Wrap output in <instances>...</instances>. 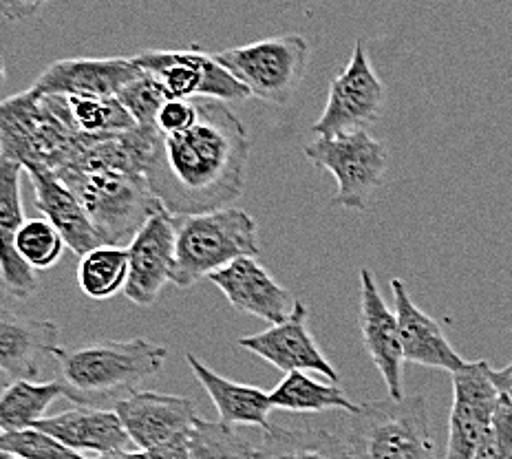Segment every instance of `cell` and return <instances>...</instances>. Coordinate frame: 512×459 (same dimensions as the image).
<instances>
[{"label":"cell","mask_w":512,"mask_h":459,"mask_svg":"<svg viewBox=\"0 0 512 459\" xmlns=\"http://www.w3.org/2000/svg\"><path fill=\"white\" fill-rule=\"evenodd\" d=\"M199 120L181 135H159L146 166L153 195L173 217L230 208L245 186L250 140L226 104L197 100Z\"/></svg>","instance_id":"obj_1"},{"label":"cell","mask_w":512,"mask_h":459,"mask_svg":"<svg viewBox=\"0 0 512 459\" xmlns=\"http://www.w3.org/2000/svg\"><path fill=\"white\" fill-rule=\"evenodd\" d=\"M56 175L87 210L104 245L128 248L144 223L164 206L135 168L124 137H93L76 162Z\"/></svg>","instance_id":"obj_2"},{"label":"cell","mask_w":512,"mask_h":459,"mask_svg":"<svg viewBox=\"0 0 512 459\" xmlns=\"http://www.w3.org/2000/svg\"><path fill=\"white\" fill-rule=\"evenodd\" d=\"M91 140L73 124L64 95H47L31 87L0 104L3 159H12L25 170L60 173L76 162Z\"/></svg>","instance_id":"obj_3"},{"label":"cell","mask_w":512,"mask_h":459,"mask_svg":"<svg viewBox=\"0 0 512 459\" xmlns=\"http://www.w3.org/2000/svg\"><path fill=\"white\" fill-rule=\"evenodd\" d=\"M166 356L168 351L151 340L131 338L76 349L60 347L53 360L64 382L82 396L84 407H91L120 393L131 396L137 384L162 371Z\"/></svg>","instance_id":"obj_4"},{"label":"cell","mask_w":512,"mask_h":459,"mask_svg":"<svg viewBox=\"0 0 512 459\" xmlns=\"http://www.w3.org/2000/svg\"><path fill=\"white\" fill-rule=\"evenodd\" d=\"M175 228L177 256L173 283L177 287H192L234 261L245 256L256 259L261 254L256 221L250 212L239 208L175 217Z\"/></svg>","instance_id":"obj_5"},{"label":"cell","mask_w":512,"mask_h":459,"mask_svg":"<svg viewBox=\"0 0 512 459\" xmlns=\"http://www.w3.org/2000/svg\"><path fill=\"white\" fill-rule=\"evenodd\" d=\"M343 440L354 459H440L429 407L420 393L402 402L391 398L362 402L360 413L349 415Z\"/></svg>","instance_id":"obj_6"},{"label":"cell","mask_w":512,"mask_h":459,"mask_svg":"<svg viewBox=\"0 0 512 459\" xmlns=\"http://www.w3.org/2000/svg\"><path fill=\"white\" fill-rule=\"evenodd\" d=\"M215 60L259 100L287 104L303 80L309 45L303 36H274L215 53Z\"/></svg>","instance_id":"obj_7"},{"label":"cell","mask_w":512,"mask_h":459,"mask_svg":"<svg viewBox=\"0 0 512 459\" xmlns=\"http://www.w3.org/2000/svg\"><path fill=\"white\" fill-rule=\"evenodd\" d=\"M303 153L316 168H325L336 177L334 206L347 210H367L389 168L387 148L369 131L318 137Z\"/></svg>","instance_id":"obj_8"},{"label":"cell","mask_w":512,"mask_h":459,"mask_svg":"<svg viewBox=\"0 0 512 459\" xmlns=\"http://www.w3.org/2000/svg\"><path fill=\"white\" fill-rule=\"evenodd\" d=\"M133 62L166 89L170 100H217L239 102L250 98V91L228 73L215 56L199 49L186 51H142Z\"/></svg>","instance_id":"obj_9"},{"label":"cell","mask_w":512,"mask_h":459,"mask_svg":"<svg viewBox=\"0 0 512 459\" xmlns=\"http://www.w3.org/2000/svg\"><path fill=\"white\" fill-rule=\"evenodd\" d=\"M384 106V84L367 58L365 40L358 38L347 67L329 84L323 115L312 126L318 137H338L358 131L380 117Z\"/></svg>","instance_id":"obj_10"},{"label":"cell","mask_w":512,"mask_h":459,"mask_svg":"<svg viewBox=\"0 0 512 459\" xmlns=\"http://www.w3.org/2000/svg\"><path fill=\"white\" fill-rule=\"evenodd\" d=\"M499 404L501 393L486 360L466 362L464 369L453 373V407L444 459H475L493 429Z\"/></svg>","instance_id":"obj_11"},{"label":"cell","mask_w":512,"mask_h":459,"mask_svg":"<svg viewBox=\"0 0 512 459\" xmlns=\"http://www.w3.org/2000/svg\"><path fill=\"white\" fill-rule=\"evenodd\" d=\"M128 281L124 294L131 303L148 307L173 283L177 256L175 217L166 208L148 219L135 239L128 243Z\"/></svg>","instance_id":"obj_12"},{"label":"cell","mask_w":512,"mask_h":459,"mask_svg":"<svg viewBox=\"0 0 512 459\" xmlns=\"http://www.w3.org/2000/svg\"><path fill=\"white\" fill-rule=\"evenodd\" d=\"M360 332L367 354L389 389V398L402 402L404 393V349L400 323L391 312L382 292L378 290L376 274L369 268L360 270Z\"/></svg>","instance_id":"obj_13"},{"label":"cell","mask_w":512,"mask_h":459,"mask_svg":"<svg viewBox=\"0 0 512 459\" xmlns=\"http://www.w3.org/2000/svg\"><path fill=\"white\" fill-rule=\"evenodd\" d=\"M113 411L120 415L126 433L140 451H153L179 437H190L199 418L190 398L155 391H135L115 402Z\"/></svg>","instance_id":"obj_14"},{"label":"cell","mask_w":512,"mask_h":459,"mask_svg":"<svg viewBox=\"0 0 512 459\" xmlns=\"http://www.w3.org/2000/svg\"><path fill=\"white\" fill-rule=\"evenodd\" d=\"M309 312L305 303L296 301L294 312L290 318L279 325H272L261 334L245 336L239 340V347L252 351L265 362L279 371L294 373V371H314L325 376L332 384L340 382V373L336 367L325 358L312 332L307 327Z\"/></svg>","instance_id":"obj_15"},{"label":"cell","mask_w":512,"mask_h":459,"mask_svg":"<svg viewBox=\"0 0 512 459\" xmlns=\"http://www.w3.org/2000/svg\"><path fill=\"white\" fill-rule=\"evenodd\" d=\"M142 73L133 58H67L49 64L34 89L67 98H117Z\"/></svg>","instance_id":"obj_16"},{"label":"cell","mask_w":512,"mask_h":459,"mask_svg":"<svg viewBox=\"0 0 512 459\" xmlns=\"http://www.w3.org/2000/svg\"><path fill=\"white\" fill-rule=\"evenodd\" d=\"M210 283H215L226 294L237 312L261 318L270 325L283 323L296 307L294 296L283 285L276 283L265 272L263 265L256 259H250V256L212 274Z\"/></svg>","instance_id":"obj_17"},{"label":"cell","mask_w":512,"mask_h":459,"mask_svg":"<svg viewBox=\"0 0 512 459\" xmlns=\"http://www.w3.org/2000/svg\"><path fill=\"white\" fill-rule=\"evenodd\" d=\"M60 329L51 320L3 312L0 318V369L3 389L18 380L38 382L42 362L60 349Z\"/></svg>","instance_id":"obj_18"},{"label":"cell","mask_w":512,"mask_h":459,"mask_svg":"<svg viewBox=\"0 0 512 459\" xmlns=\"http://www.w3.org/2000/svg\"><path fill=\"white\" fill-rule=\"evenodd\" d=\"M391 294L393 301H396V316L400 323L404 360L413 362V365L444 369L451 373L464 369L466 360L457 354L451 343H448L442 327L413 303V298L407 290V283L402 279H393Z\"/></svg>","instance_id":"obj_19"},{"label":"cell","mask_w":512,"mask_h":459,"mask_svg":"<svg viewBox=\"0 0 512 459\" xmlns=\"http://www.w3.org/2000/svg\"><path fill=\"white\" fill-rule=\"evenodd\" d=\"M36 429L56 437L58 442L73 448L76 453L91 451L98 455H111L131 451L133 446L120 415L95 407H76L58 415H49L36 424Z\"/></svg>","instance_id":"obj_20"},{"label":"cell","mask_w":512,"mask_h":459,"mask_svg":"<svg viewBox=\"0 0 512 459\" xmlns=\"http://www.w3.org/2000/svg\"><path fill=\"white\" fill-rule=\"evenodd\" d=\"M25 173L36 192V208L60 232V237L73 254L87 256L89 252L102 248L104 243L100 234L95 232L80 199L51 170L27 168Z\"/></svg>","instance_id":"obj_21"},{"label":"cell","mask_w":512,"mask_h":459,"mask_svg":"<svg viewBox=\"0 0 512 459\" xmlns=\"http://www.w3.org/2000/svg\"><path fill=\"white\" fill-rule=\"evenodd\" d=\"M186 362L217 407L219 422L228 426H259L265 433L272 431L270 393L219 376L217 371L195 358V354H186Z\"/></svg>","instance_id":"obj_22"},{"label":"cell","mask_w":512,"mask_h":459,"mask_svg":"<svg viewBox=\"0 0 512 459\" xmlns=\"http://www.w3.org/2000/svg\"><path fill=\"white\" fill-rule=\"evenodd\" d=\"M58 398L73 400L78 402L80 407H84L80 393L69 387L64 380H18L14 384H9L7 389H3V398H0V426H3V433L36 429V424L40 420H45L49 404Z\"/></svg>","instance_id":"obj_23"},{"label":"cell","mask_w":512,"mask_h":459,"mask_svg":"<svg viewBox=\"0 0 512 459\" xmlns=\"http://www.w3.org/2000/svg\"><path fill=\"white\" fill-rule=\"evenodd\" d=\"M272 409L294 413H320V411H347L349 415L360 413L362 404H356L338 384H323L309 378L305 371H294L276 384L270 393Z\"/></svg>","instance_id":"obj_24"},{"label":"cell","mask_w":512,"mask_h":459,"mask_svg":"<svg viewBox=\"0 0 512 459\" xmlns=\"http://www.w3.org/2000/svg\"><path fill=\"white\" fill-rule=\"evenodd\" d=\"M256 459H354L343 437L325 429H279L265 433Z\"/></svg>","instance_id":"obj_25"},{"label":"cell","mask_w":512,"mask_h":459,"mask_svg":"<svg viewBox=\"0 0 512 459\" xmlns=\"http://www.w3.org/2000/svg\"><path fill=\"white\" fill-rule=\"evenodd\" d=\"M128 281V252L126 248H102L82 256L78 265V285L84 296L93 301H106V298L122 292Z\"/></svg>","instance_id":"obj_26"},{"label":"cell","mask_w":512,"mask_h":459,"mask_svg":"<svg viewBox=\"0 0 512 459\" xmlns=\"http://www.w3.org/2000/svg\"><path fill=\"white\" fill-rule=\"evenodd\" d=\"M67 106L73 124L87 137L117 135L137 126L117 98H67Z\"/></svg>","instance_id":"obj_27"},{"label":"cell","mask_w":512,"mask_h":459,"mask_svg":"<svg viewBox=\"0 0 512 459\" xmlns=\"http://www.w3.org/2000/svg\"><path fill=\"white\" fill-rule=\"evenodd\" d=\"M192 459H256L254 446L232 426L197 418L190 435Z\"/></svg>","instance_id":"obj_28"},{"label":"cell","mask_w":512,"mask_h":459,"mask_svg":"<svg viewBox=\"0 0 512 459\" xmlns=\"http://www.w3.org/2000/svg\"><path fill=\"white\" fill-rule=\"evenodd\" d=\"M67 243L47 219H31L16 234V250L34 270H49L60 261Z\"/></svg>","instance_id":"obj_29"},{"label":"cell","mask_w":512,"mask_h":459,"mask_svg":"<svg viewBox=\"0 0 512 459\" xmlns=\"http://www.w3.org/2000/svg\"><path fill=\"white\" fill-rule=\"evenodd\" d=\"M117 100L133 117L137 126L144 128H157L159 111L164 109V104L170 100L166 89L159 84L153 76L142 73L140 78L133 80L131 84L117 93Z\"/></svg>","instance_id":"obj_30"},{"label":"cell","mask_w":512,"mask_h":459,"mask_svg":"<svg viewBox=\"0 0 512 459\" xmlns=\"http://www.w3.org/2000/svg\"><path fill=\"white\" fill-rule=\"evenodd\" d=\"M0 451L18 459H89L38 429L3 433L0 435Z\"/></svg>","instance_id":"obj_31"},{"label":"cell","mask_w":512,"mask_h":459,"mask_svg":"<svg viewBox=\"0 0 512 459\" xmlns=\"http://www.w3.org/2000/svg\"><path fill=\"white\" fill-rule=\"evenodd\" d=\"M23 166L0 157V239H16L25 226L23 197H20V173Z\"/></svg>","instance_id":"obj_32"},{"label":"cell","mask_w":512,"mask_h":459,"mask_svg":"<svg viewBox=\"0 0 512 459\" xmlns=\"http://www.w3.org/2000/svg\"><path fill=\"white\" fill-rule=\"evenodd\" d=\"M0 270H3L5 294L14 298H27L36 294V270L18 254L16 239H0Z\"/></svg>","instance_id":"obj_33"},{"label":"cell","mask_w":512,"mask_h":459,"mask_svg":"<svg viewBox=\"0 0 512 459\" xmlns=\"http://www.w3.org/2000/svg\"><path fill=\"white\" fill-rule=\"evenodd\" d=\"M475 459H512V404L504 398L497 409L493 429L479 446Z\"/></svg>","instance_id":"obj_34"},{"label":"cell","mask_w":512,"mask_h":459,"mask_svg":"<svg viewBox=\"0 0 512 459\" xmlns=\"http://www.w3.org/2000/svg\"><path fill=\"white\" fill-rule=\"evenodd\" d=\"M199 120L197 100H168L157 117V131L162 135H181Z\"/></svg>","instance_id":"obj_35"},{"label":"cell","mask_w":512,"mask_h":459,"mask_svg":"<svg viewBox=\"0 0 512 459\" xmlns=\"http://www.w3.org/2000/svg\"><path fill=\"white\" fill-rule=\"evenodd\" d=\"M151 459H192L190 437H179L175 442L157 446L153 451H146Z\"/></svg>","instance_id":"obj_36"},{"label":"cell","mask_w":512,"mask_h":459,"mask_svg":"<svg viewBox=\"0 0 512 459\" xmlns=\"http://www.w3.org/2000/svg\"><path fill=\"white\" fill-rule=\"evenodd\" d=\"M493 382L499 389L501 398L512 404V362L504 369H493Z\"/></svg>","instance_id":"obj_37"},{"label":"cell","mask_w":512,"mask_h":459,"mask_svg":"<svg viewBox=\"0 0 512 459\" xmlns=\"http://www.w3.org/2000/svg\"><path fill=\"white\" fill-rule=\"evenodd\" d=\"M0 7H3V12L9 16V18H16V16H23V14H36L40 5H34V3H9V0H3L0 3Z\"/></svg>","instance_id":"obj_38"},{"label":"cell","mask_w":512,"mask_h":459,"mask_svg":"<svg viewBox=\"0 0 512 459\" xmlns=\"http://www.w3.org/2000/svg\"><path fill=\"white\" fill-rule=\"evenodd\" d=\"M91 459H151L146 451H120L111 455H95Z\"/></svg>","instance_id":"obj_39"},{"label":"cell","mask_w":512,"mask_h":459,"mask_svg":"<svg viewBox=\"0 0 512 459\" xmlns=\"http://www.w3.org/2000/svg\"><path fill=\"white\" fill-rule=\"evenodd\" d=\"M0 459H18V457H14V455H5V453H3V457H0Z\"/></svg>","instance_id":"obj_40"}]
</instances>
